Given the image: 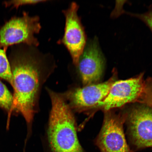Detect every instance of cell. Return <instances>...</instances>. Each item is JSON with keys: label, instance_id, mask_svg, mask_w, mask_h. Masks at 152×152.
<instances>
[{"label": "cell", "instance_id": "obj_1", "mask_svg": "<svg viewBox=\"0 0 152 152\" xmlns=\"http://www.w3.org/2000/svg\"><path fill=\"white\" fill-rule=\"evenodd\" d=\"M13 77L14 110L23 116L30 124L33 118L43 64L37 57L25 51H15L10 57Z\"/></svg>", "mask_w": 152, "mask_h": 152}, {"label": "cell", "instance_id": "obj_2", "mask_svg": "<svg viewBox=\"0 0 152 152\" xmlns=\"http://www.w3.org/2000/svg\"><path fill=\"white\" fill-rule=\"evenodd\" d=\"M52 107L48 136L52 152H85L78 139L75 118L64 97L49 91Z\"/></svg>", "mask_w": 152, "mask_h": 152}, {"label": "cell", "instance_id": "obj_3", "mask_svg": "<svg viewBox=\"0 0 152 152\" xmlns=\"http://www.w3.org/2000/svg\"><path fill=\"white\" fill-rule=\"evenodd\" d=\"M39 18L24 12L22 16L14 17L0 28V47L6 50L12 45L24 43L37 46L39 42L35 34L41 28Z\"/></svg>", "mask_w": 152, "mask_h": 152}, {"label": "cell", "instance_id": "obj_4", "mask_svg": "<svg viewBox=\"0 0 152 152\" xmlns=\"http://www.w3.org/2000/svg\"><path fill=\"white\" fill-rule=\"evenodd\" d=\"M128 113L104 112L103 125L95 140L101 152H134L129 146L124 131Z\"/></svg>", "mask_w": 152, "mask_h": 152}, {"label": "cell", "instance_id": "obj_5", "mask_svg": "<svg viewBox=\"0 0 152 152\" xmlns=\"http://www.w3.org/2000/svg\"><path fill=\"white\" fill-rule=\"evenodd\" d=\"M143 73L125 80L116 81L111 86L105 98L94 109L104 112L137 102L144 86Z\"/></svg>", "mask_w": 152, "mask_h": 152}, {"label": "cell", "instance_id": "obj_6", "mask_svg": "<svg viewBox=\"0 0 152 152\" xmlns=\"http://www.w3.org/2000/svg\"><path fill=\"white\" fill-rule=\"evenodd\" d=\"M128 113L129 139L133 151L152 148V110L144 104Z\"/></svg>", "mask_w": 152, "mask_h": 152}, {"label": "cell", "instance_id": "obj_7", "mask_svg": "<svg viewBox=\"0 0 152 152\" xmlns=\"http://www.w3.org/2000/svg\"><path fill=\"white\" fill-rule=\"evenodd\" d=\"M78 8L77 4L73 2L64 11L66 24L61 41L69 51L73 63L76 66L86 43L84 30L77 14Z\"/></svg>", "mask_w": 152, "mask_h": 152}, {"label": "cell", "instance_id": "obj_8", "mask_svg": "<svg viewBox=\"0 0 152 152\" xmlns=\"http://www.w3.org/2000/svg\"><path fill=\"white\" fill-rule=\"evenodd\" d=\"M104 83L85 86L70 91L66 95L70 107L78 111L94 109L109 93L112 85L116 81L117 73Z\"/></svg>", "mask_w": 152, "mask_h": 152}, {"label": "cell", "instance_id": "obj_9", "mask_svg": "<svg viewBox=\"0 0 152 152\" xmlns=\"http://www.w3.org/2000/svg\"><path fill=\"white\" fill-rule=\"evenodd\" d=\"M104 60L96 39L85 47L77 67L84 86L99 83L103 75Z\"/></svg>", "mask_w": 152, "mask_h": 152}, {"label": "cell", "instance_id": "obj_10", "mask_svg": "<svg viewBox=\"0 0 152 152\" xmlns=\"http://www.w3.org/2000/svg\"><path fill=\"white\" fill-rule=\"evenodd\" d=\"M0 77L8 82L12 86L13 77L6 50L0 47Z\"/></svg>", "mask_w": 152, "mask_h": 152}, {"label": "cell", "instance_id": "obj_11", "mask_svg": "<svg viewBox=\"0 0 152 152\" xmlns=\"http://www.w3.org/2000/svg\"><path fill=\"white\" fill-rule=\"evenodd\" d=\"M0 107L9 113L14 110L13 96L6 86L0 80Z\"/></svg>", "mask_w": 152, "mask_h": 152}, {"label": "cell", "instance_id": "obj_12", "mask_svg": "<svg viewBox=\"0 0 152 152\" xmlns=\"http://www.w3.org/2000/svg\"><path fill=\"white\" fill-rule=\"evenodd\" d=\"M152 110V78L144 81L143 89L137 102Z\"/></svg>", "mask_w": 152, "mask_h": 152}, {"label": "cell", "instance_id": "obj_13", "mask_svg": "<svg viewBox=\"0 0 152 152\" xmlns=\"http://www.w3.org/2000/svg\"><path fill=\"white\" fill-rule=\"evenodd\" d=\"M45 1H36V0H16L5 1L4 4L6 7H12L18 8L19 7L25 5L37 4L39 3L45 2Z\"/></svg>", "mask_w": 152, "mask_h": 152}, {"label": "cell", "instance_id": "obj_14", "mask_svg": "<svg viewBox=\"0 0 152 152\" xmlns=\"http://www.w3.org/2000/svg\"><path fill=\"white\" fill-rule=\"evenodd\" d=\"M141 20L149 26L152 31V8L149 12L143 14L137 15Z\"/></svg>", "mask_w": 152, "mask_h": 152}, {"label": "cell", "instance_id": "obj_15", "mask_svg": "<svg viewBox=\"0 0 152 152\" xmlns=\"http://www.w3.org/2000/svg\"><path fill=\"white\" fill-rule=\"evenodd\" d=\"M24 152H25L24 151Z\"/></svg>", "mask_w": 152, "mask_h": 152}]
</instances>
